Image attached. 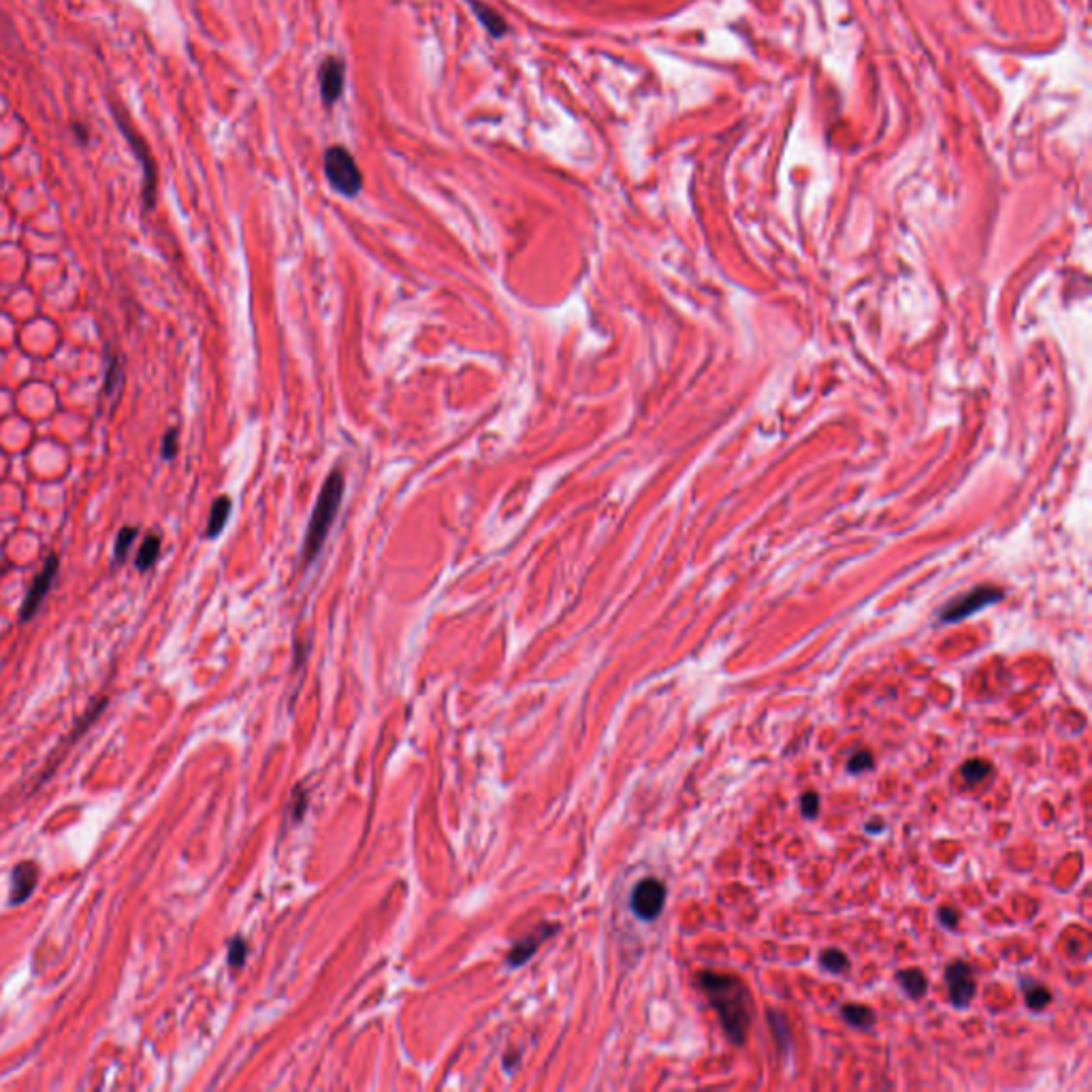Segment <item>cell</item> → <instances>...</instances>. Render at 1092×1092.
<instances>
[{"mask_svg": "<svg viewBox=\"0 0 1092 1092\" xmlns=\"http://www.w3.org/2000/svg\"><path fill=\"white\" fill-rule=\"evenodd\" d=\"M698 985L713 1009L717 1011L730 1044L743 1046L747 1041L749 1024L754 1018V997H751L747 985L736 975L717 973V971H700Z\"/></svg>", "mask_w": 1092, "mask_h": 1092, "instance_id": "obj_1", "label": "cell"}, {"mask_svg": "<svg viewBox=\"0 0 1092 1092\" xmlns=\"http://www.w3.org/2000/svg\"><path fill=\"white\" fill-rule=\"evenodd\" d=\"M342 498H344L342 472H331L329 478L324 480V485L321 489V495H318L314 513H311V516H310L306 542H303V562L306 564L314 562L318 552H321L323 544L329 536L331 525H333V521H336V514L339 510V503H342Z\"/></svg>", "mask_w": 1092, "mask_h": 1092, "instance_id": "obj_2", "label": "cell"}, {"mask_svg": "<svg viewBox=\"0 0 1092 1092\" xmlns=\"http://www.w3.org/2000/svg\"><path fill=\"white\" fill-rule=\"evenodd\" d=\"M324 175L333 190L344 197H357L363 188V173L344 146H331L324 152Z\"/></svg>", "mask_w": 1092, "mask_h": 1092, "instance_id": "obj_3", "label": "cell"}, {"mask_svg": "<svg viewBox=\"0 0 1092 1092\" xmlns=\"http://www.w3.org/2000/svg\"><path fill=\"white\" fill-rule=\"evenodd\" d=\"M111 111L113 116H116V122L120 126V131L124 133L126 141H129L133 152L137 159L141 160V165H144V205L146 210H152L154 203H156V186H159V173H156V162H154V156L150 154V147L144 139H141V134L133 129L129 118H126V113L122 111V108H118V103H111Z\"/></svg>", "mask_w": 1092, "mask_h": 1092, "instance_id": "obj_4", "label": "cell"}, {"mask_svg": "<svg viewBox=\"0 0 1092 1092\" xmlns=\"http://www.w3.org/2000/svg\"><path fill=\"white\" fill-rule=\"evenodd\" d=\"M666 905V885L659 879L647 877L638 882L629 896L634 916L642 921H654L662 916Z\"/></svg>", "mask_w": 1092, "mask_h": 1092, "instance_id": "obj_5", "label": "cell"}, {"mask_svg": "<svg viewBox=\"0 0 1092 1092\" xmlns=\"http://www.w3.org/2000/svg\"><path fill=\"white\" fill-rule=\"evenodd\" d=\"M1001 600H1003V593L995 590V587H977V590L964 593L962 598L949 602V604L941 611V621L943 623H959L962 619H967V616H971V615L984 611L985 606L997 604V602H1001Z\"/></svg>", "mask_w": 1092, "mask_h": 1092, "instance_id": "obj_6", "label": "cell"}, {"mask_svg": "<svg viewBox=\"0 0 1092 1092\" xmlns=\"http://www.w3.org/2000/svg\"><path fill=\"white\" fill-rule=\"evenodd\" d=\"M946 982H947V990H949V998H952V1005L959 1007V1009L969 1007V1003L973 1001L975 990H977L975 975H973V969H971V964L964 962V960H954L952 964H947Z\"/></svg>", "mask_w": 1092, "mask_h": 1092, "instance_id": "obj_7", "label": "cell"}, {"mask_svg": "<svg viewBox=\"0 0 1092 1092\" xmlns=\"http://www.w3.org/2000/svg\"><path fill=\"white\" fill-rule=\"evenodd\" d=\"M58 565H60L58 557L49 555L47 562H45V568L41 570V574H39L37 578H34V583L31 585V590H28V593H26V600H24V604H22V613H19V619H22L24 623L31 621L32 616L39 613L41 604H44V600L47 598L49 590H52L56 574H58Z\"/></svg>", "mask_w": 1092, "mask_h": 1092, "instance_id": "obj_8", "label": "cell"}, {"mask_svg": "<svg viewBox=\"0 0 1092 1092\" xmlns=\"http://www.w3.org/2000/svg\"><path fill=\"white\" fill-rule=\"evenodd\" d=\"M318 83H321V96L327 108H333L339 101L346 83V65L337 56H329L318 69Z\"/></svg>", "mask_w": 1092, "mask_h": 1092, "instance_id": "obj_9", "label": "cell"}, {"mask_svg": "<svg viewBox=\"0 0 1092 1092\" xmlns=\"http://www.w3.org/2000/svg\"><path fill=\"white\" fill-rule=\"evenodd\" d=\"M39 883V864L32 860L19 862L11 870V885H9V905L18 907L24 905L28 898L34 895V888Z\"/></svg>", "mask_w": 1092, "mask_h": 1092, "instance_id": "obj_10", "label": "cell"}, {"mask_svg": "<svg viewBox=\"0 0 1092 1092\" xmlns=\"http://www.w3.org/2000/svg\"><path fill=\"white\" fill-rule=\"evenodd\" d=\"M467 5H470L474 16L478 18V22L487 28V32L491 34L493 39H500V37H503V34H506V31H508L506 19H503L491 5L480 3V0H467Z\"/></svg>", "mask_w": 1092, "mask_h": 1092, "instance_id": "obj_11", "label": "cell"}, {"mask_svg": "<svg viewBox=\"0 0 1092 1092\" xmlns=\"http://www.w3.org/2000/svg\"><path fill=\"white\" fill-rule=\"evenodd\" d=\"M1022 992H1024V998H1026V1005L1031 1011H1044L1046 1007L1052 1001V995H1049V990L1046 988L1044 984H1039L1037 980H1031V977H1024L1022 982Z\"/></svg>", "mask_w": 1092, "mask_h": 1092, "instance_id": "obj_12", "label": "cell"}, {"mask_svg": "<svg viewBox=\"0 0 1092 1092\" xmlns=\"http://www.w3.org/2000/svg\"><path fill=\"white\" fill-rule=\"evenodd\" d=\"M841 1016L843 1020L849 1026L854 1028H862V1031H867L875 1024V1011L869 1009L867 1005H860V1003H847L841 1007Z\"/></svg>", "mask_w": 1092, "mask_h": 1092, "instance_id": "obj_13", "label": "cell"}, {"mask_svg": "<svg viewBox=\"0 0 1092 1092\" xmlns=\"http://www.w3.org/2000/svg\"><path fill=\"white\" fill-rule=\"evenodd\" d=\"M896 980L900 984V988L905 990V995L909 998H920L924 997V992L928 988V980L926 975L921 973L920 969H907V971H898Z\"/></svg>", "mask_w": 1092, "mask_h": 1092, "instance_id": "obj_14", "label": "cell"}, {"mask_svg": "<svg viewBox=\"0 0 1092 1092\" xmlns=\"http://www.w3.org/2000/svg\"><path fill=\"white\" fill-rule=\"evenodd\" d=\"M229 514H231V500L226 498V495H222V498H218L214 503H211L208 531H205V536L216 538L220 531L224 529L226 521H229Z\"/></svg>", "mask_w": 1092, "mask_h": 1092, "instance_id": "obj_15", "label": "cell"}, {"mask_svg": "<svg viewBox=\"0 0 1092 1092\" xmlns=\"http://www.w3.org/2000/svg\"><path fill=\"white\" fill-rule=\"evenodd\" d=\"M551 933H552V928H549V931H546L544 934H538L536 933V934H531V937H527L525 941L516 943V946L513 947V952L508 954V962L513 964V967H519V964L527 962L531 959V956H534L536 947L542 943V939L546 937V934H551Z\"/></svg>", "mask_w": 1092, "mask_h": 1092, "instance_id": "obj_16", "label": "cell"}, {"mask_svg": "<svg viewBox=\"0 0 1092 1092\" xmlns=\"http://www.w3.org/2000/svg\"><path fill=\"white\" fill-rule=\"evenodd\" d=\"M159 555H160V536L150 534L144 540V544H141V549L137 552V568L141 572L150 570L152 565L156 564V559H159Z\"/></svg>", "mask_w": 1092, "mask_h": 1092, "instance_id": "obj_17", "label": "cell"}, {"mask_svg": "<svg viewBox=\"0 0 1092 1092\" xmlns=\"http://www.w3.org/2000/svg\"><path fill=\"white\" fill-rule=\"evenodd\" d=\"M766 1018H768L772 1031H775V1039H777L779 1048H781V1052H787V1049H790V1046H792V1037H790V1028H787L785 1013L779 1011V1009H768Z\"/></svg>", "mask_w": 1092, "mask_h": 1092, "instance_id": "obj_18", "label": "cell"}, {"mask_svg": "<svg viewBox=\"0 0 1092 1092\" xmlns=\"http://www.w3.org/2000/svg\"><path fill=\"white\" fill-rule=\"evenodd\" d=\"M819 964L824 967L828 973H845L849 969V960L847 956L841 952V949H826L824 954L819 956Z\"/></svg>", "mask_w": 1092, "mask_h": 1092, "instance_id": "obj_19", "label": "cell"}, {"mask_svg": "<svg viewBox=\"0 0 1092 1092\" xmlns=\"http://www.w3.org/2000/svg\"><path fill=\"white\" fill-rule=\"evenodd\" d=\"M990 770H992V766L988 762H985V760H977V757H975V760H967V762L962 764V768H960L962 777L967 779L969 783H980V781H984V779L990 775Z\"/></svg>", "mask_w": 1092, "mask_h": 1092, "instance_id": "obj_20", "label": "cell"}, {"mask_svg": "<svg viewBox=\"0 0 1092 1092\" xmlns=\"http://www.w3.org/2000/svg\"><path fill=\"white\" fill-rule=\"evenodd\" d=\"M137 534H139V529L137 527H131V525H129V527L120 529L118 540H116V549H113V555H116L118 562H122V559L126 557V552H129V549L133 546Z\"/></svg>", "mask_w": 1092, "mask_h": 1092, "instance_id": "obj_21", "label": "cell"}, {"mask_svg": "<svg viewBox=\"0 0 1092 1092\" xmlns=\"http://www.w3.org/2000/svg\"><path fill=\"white\" fill-rule=\"evenodd\" d=\"M869 768H873V754H869V751H857L856 756L849 757L847 770L852 772V775H860V772Z\"/></svg>", "mask_w": 1092, "mask_h": 1092, "instance_id": "obj_22", "label": "cell"}, {"mask_svg": "<svg viewBox=\"0 0 1092 1092\" xmlns=\"http://www.w3.org/2000/svg\"><path fill=\"white\" fill-rule=\"evenodd\" d=\"M800 811L806 819H815L819 815V796L815 792H806L800 798Z\"/></svg>", "mask_w": 1092, "mask_h": 1092, "instance_id": "obj_23", "label": "cell"}, {"mask_svg": "<svg viewBox=\"0 0 1092 1092\" xmlns=\"http://www.w3.org/2000/svg\"><path fill=\"white\" fill-rule=\"evenodd\" d=\"M246 956H248V946L246 941H241L239 937L231 943L229 947V964L233 969H239L241 964L246 962Z\"/></svg>", "mask_w": 1092, "mask_h": 1092, "instance_id": "obj_24", "label": "cell"}, {"mask_svg": "<svg viewBox=\"0 0 1092 1092\" xmlns=\"http://www.w3.org/2000/svg\"><path fill=\"white\" fill-rule=\"evenodd\" d=\"M937 918L941 921V926L947 928V931H956V928H959L960 916H959V911L952 909V907H943V909H939Z\"/></svg>", "mask_w": 1092, "mask_h": 1092, "instance_id": "obj_25", "label": "cell"}, {"mask_svg": "<svg viewBox=\"0 0 1092 1092\" xmlns=\"http://www.w3.org/2000/svg\"><path fill=\"white\" fill-rule=\"evenodd\" d=\"M177 429H171L169 434L162 439V457L165 459H173L175 452H177Z\"/></svg>", "mask_w": 1092, "mask_h": 1092, "instance_id": "obj_26", "label": "cell"}, {"mask_svg": "<svg viewBox=\"0 0 1092 1092\" xmlns=\"http://www.w3.org/2000/svg\"><path fill=\"white\" fill-rule=\"evenodd\" d=\"M867 831H869V832H883V831H885V826H883V824H877V826H870V824H869V826H867Z\"/></svg>", "mask_w": 1092, "mask_h": 1092, "instance_id": "obj_27", "label": "cell"}]
</instances>
